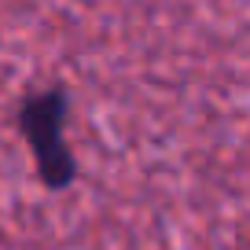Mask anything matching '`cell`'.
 <instances>
[{
	"instance_id": "6da1fadb",
	"label": "cell",
	"mask_w": 250,
	"mask_h": 250,
	"mask_svg": "<svg viewBox=\"0 0 250 250\" xmlns=\"http://www.w3.org/2000/svg\"><path fill=\"white\" fill-rule=\"evenodd\" d=\"M19 129H22L26 144L33 151V162H37V177L44 180L52 191L66 188L78 177V162H74V151L62 136L66 129V92L59 85L44 88V92H33L30 100L19 110Z\"/></svg>"
}]
</instances>
